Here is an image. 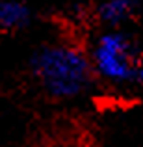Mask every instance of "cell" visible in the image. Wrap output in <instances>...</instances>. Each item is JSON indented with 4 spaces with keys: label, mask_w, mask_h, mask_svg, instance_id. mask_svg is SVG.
I'll return each mask as SVG.
<instances>
[{
    "label": "cell",
    "mask_w": 143,
    "mask_h": 147,
    "mask_svg": "<svg viewBox=\"0 0 143 147\" xmlns=\"http://www.w3.org/2000/svg\"><path fill=\"white\" fill-rule=\"evenodd\" d=\"M32 65L41 86L54 97H78L91 84V61L82 50L69 45H52L41 49Z\"/></svg>",
    "instance_id": "1"
},
{
    "label": "cell",
    "mask_w": 143,
    "mask_h": 147,
    "mask_svg": "<svg viewBox=\"0 0 143 147\" xmlns=\"http://www.w3.org/2000/svg\"><path fill=\"white\" fill-rule=\"evenodd\" d=\"M93 69L111 84H126L136 76V52L128 36L123 32H106L93 47Z\"/></svg>",
    "instance_id": "2"
},
{
    "label": "cell",
    "mask_w": 143,
    "mask_h": 147,
    "mask_svg": "<svg viewBox=\"0 0 143 147\" xmlns=\"http://www.w3.org/2000/svg\"><path fill=\"white\" fill-rule=\"evenodd\" d=\"M30 11L24 4L15 0H0V28H21L28 22Z\"/></svg>",
    "instance_id": "3"
},
{
    "label": "cell",
    "mask_w": 143,
    "mask_h": 147,
    "mask_svg": "<svg viewBox=\"0 0 143 147\" xmlns=\"http://www.w3.org/2000/svg\"><path fill=\"white\" fill-rule=\"evenodd\" d=\"M134 0H106L100 6L99 15L106 24L117 26L121 22H125L126 19L132 15L134 11Z\"/></svg>",
    "instance_id": "4"
},
{
    "label": "cell",
    "mask_w": 143,
    "mask_h": 147,
    "mask_svg": "<svg viewBox=\"0 0 143 147\" xmlns=\"http://www.w3.org/2000/svg\"><path fill=\"white\" fill-rule=\"evenodd\" d=\"M134 78H136L138 82H140V86L143 88V65H141V67H138V69H136V76H134Z\"/></svg>",
    "instance_id": "5"
}]
</instances>
